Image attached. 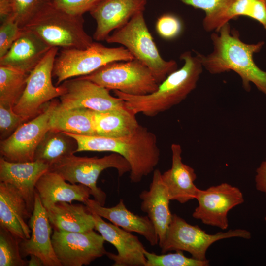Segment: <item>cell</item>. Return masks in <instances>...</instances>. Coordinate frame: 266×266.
Returning <instances> with one entry per match:
<instances>
[{
	"instance_id": "obj_1",
	"label": "cell",
	"mask_w": 266,
	"mask_h": 266,
	"mask_svg": "<svg viewBox=\"0 0 266 266\" xmlns=\"http://www.w3.org/2000/svg\"><path fill=\"white\" fill-rule=\"evenodd\" d=\"M210 38L212 52L207 55L197 53L203 67L212 74L233 71L241 78L246 91L250 90L252 83L266 96V72L260 69L253 60V55L261 50L264 42H243L238 31L232 29L229 23L212 33Z\"/></svg>"
},
{
	"instance_id": "obj_2",
	"label": "cell",
	"mask_w": 266,
	"mask_h": 266,
	"mask_svg": "<svg viewBox=\"0 0 266 266\" xmlns=\"http://www.w3.org/2000/svg\"><path fill=\"white\" fill-rule=\"evenodd\" d=\"M77 143L76 153L108 151L123 156L131 166L130 178L139 183L157 166L160 150L156 135L140 125L131 134L118 137L87 136L66 133Z\"/></svg>"
},
{
	"instance_id": "obj_3",
	"label": "cell",
	"mask_w": 266,
	"mask_h": 266,
	"mask_svg": "<svg viewBox=\"0 0 266 266\" xmlns=\"http://www.w3.org/2000/svg\"><path fill=\"white\" fill-rule=\"evenodd\" d=\"M184 64L159 85L154 92L133 96L114 90L115 96L123 99L128 109L136 115L141 113L154 117L167 111L184 100L196 87L203 66L198 53L193 56L186 51L180 56Z\"/></svg>"
},
{
	"instance_id": "obj_4",
	"label": "cell",
	"mask_w": 266,
	"mask_h": 266,
	"mask_svg": "<svg viewBox=\"0 0 266 266\" xmlns=\"http://www.w3.org/2000/svg\"><path fill=\"white\" fill-rule=\"evenodd\" d=\"M84 23L83 16L66 13L47 0L23 28L33 32L51 47L85 49L94 41L85 32Z\"/></svg>"
},
{
	"instance_id": "obj_5",
	"label": "cell",
	"mask_w": 266,
	"mask_h": 266,
	"mask_svg": "<svg viewBox=\"0 0 266 266\" xmlns=\"http://www.w3.org/2000/svg\"><path fill=\"white\" fill-rule=\"evenodd\" d=\"M105 41L108 43L121 44L126 48L135 59L150 69L159 84L177 69L175 61L165 60L160 55L142 11L134 15L124 26L114 31Z\"/></svg>"
},
{
	"instance_id": "obj_6",
	"label": "cell",
	"mask_w": 266,
	"mask_h": 266,
	"mask_svg": "<svg viewBox=\"0 0 266 266\" xmlns=\"http://www.w3.org/2000/svg\"><path fill=\"white\" fill-rule=\"evenodd\" d=\"M134 59L124 46L108 47L94 42L85 49H62L56 58L53 76L58 85L70 78L89 75L108 63Z\"/></svg>"
},
{
	"instance_id": "obj_7",
	"label": "cell",
	"mask_w": 266,
	"mask_h": 266,
	"mask_svg": "<svg viewBox=\"0 0 266 266\" xmlns=\"http://www.w3.org/2000/svg\"><path fill=\"white\" fill-rule=\"evenodd\" d=\"M114 168L119 177L130 172L128 162L116 153L98 157H79L72 154L49 167V170L60 175L65 180L72 184H82L89 187L94 200L104 206L106 195L97 185V180L104 170Z\"/></svg>"
},
{
	"instance_id": "obj_8",
	"label": "cell",
	"mask_w": 266,
	"mask_h": 266,
	"mask_svg": "<svg viewBox=\"0 0 266 266\" xmlns=\"http://www.w3.org/2000/svg\"><path fill=\"white\" fill-rule=\"evenodd\" d=\"M80 77L109 90L133 96L151 94L159 85L150 69L136 59L111 62Z\"/></svg>"
},
{
	"instance_id": "obj_9",
	"label": "cell",
	"mask_w": 266,
	"mask_h": 266,
	"mask_svg": "<svg viewBox=\"0 0 266 266\" xmlns=\"http://www.w3.org/2000/svg\"><path fill=\"white\" fill-rule=\"evenodd\" d=\"M58 47H52L29 73L25 90L13 106L15 113L25 121L39 114L44 105L65 92L64 86L53 85V70Z\"/></svg>"
},
{
	"instance_id": "obj_10",
	"label": "cell",
	"mask_w": 266,
	"mask_h": 266,
	"mask_svg": "<svg viewBox=\"0 0 266 266\" xmlns=\"http://www.w3.org/2000/svg\"><path fill=\"white\" fill-rule=\"evenodd\" d=\"M232 237L249 239L251 234L249 231L242 229L208 234L198 226L189 224L181 217L173 214L160 248L162 253L170 251H186L195 259L205 260L206 252L212 244Z\"/></svg>"
},
{
	"instance_id": "obj_11",
	"label": "cell",
	"mask_w": 266,
	"mask_h": 266,
	"mask_svg": "<svg viewBox=\"0 0 266 266\" xmlns=\"http://www.w3.org/2000/svg\"><path fill=\"white\" fill-rule=\"evenodd\" d=\"M59 101L53 99L34 118L21 124L8 138L1 140V157L13 162L34 161L36 149L50 130L49 121Z\"/></svg>"
},
{
	"instance_id": "obj_12",
	"label": "cell",
	"mask_w": 266,
	"mask_h": 266,
	"mask_svg": "<svg viewBox=\"0 0 266 266\" xmlns=\"http://www.w3.org/2000/svg\"><path fill=\"white\" fill-rule=\"evenodd\" d=\"M51 239L62 266L88 265L107 252L104 246L105 240L94 230L71 232L54 229Z\"/></svg>"
},
{
	"instance_id": "obj_13",
	"label": "cell",
	"mask_w": 266,
	"mask_h": 266,
	"mask_svg": "<svg viewBox=\"0 0 266 266\" xmlns=\"http://www.w3.org/2000/svg\"><path fill=\"white\" fill-rule=\"evenodd\" d=\"M195 199L198 206L192 213L193 217L205 225L222 230L227 229L229 226V212L244 202L240 190L227 183L205 190L199 189Z\"/></svg>"
},
{
	"instance_id": "obj_14",
	"label": "cell",
	"mask_w": 266,
	"mask_h": 266,
	"mask_svg": "<svg viewBox=\"0 0 266 266\" xmlns=\"http://www.w3.org/2000/svg\"><path fill=\"white\" fill-rule=\"evenodd\" d=\"M59 105L67 109L84 108L97 111L129 110L124 100L111 96L109 90L81 77L66 80Z\"/></svg>"
},
{
	"instance_id": "obj_15",
	"label": "cell",
	"mask_w": 266,
	"mask_h": 266,
	"mask_svg": "<svg viewBox=\"0 0 266 266\" xmlns=\"http://www.w3.org/2000/svg\"><path fill=\"white\" fill-rule=\"evenodd\" d=\"M91 213L95 222L94 230L117 250L116 254L109 252L106 253L114 262L113 266H145L146 249L137 236L113 223L105 222L98 215Z\"/></svg>"
},
{
	"instance_id": "obj_16",
	"label": "cell",
	"mask_w": 266,
	"mask_h": 266,
	"mask_svg": "<svg viewBox=\"0 0 266 266\" xmlns=\"http://www.w3.org/2000/svg\"><path fill=\"white\" fill-rule=\"evenodd\" d=\"M28 224L31 230V235L29 239L23 240L20 243L22 257L33 254L42 260L44 266H62L53 247L51 224L47 210L36 192L34 208Z\"/></svg>"
},
{
	"instance_id": "obj_17",
	"label": "cell",
	"mask_w": 266,
	"mask_h": 266,
	"mask_svg": "<svg viewBox=\"0 0 266 266\" xmlns=\"http://www.w3.org/2000/svg\"><path fill=\"white\" fill-rule=\"evenodd\" d=\"M147 0H103L89 12L95 20L93 38L106 40L110 33L126 24L139 12H143Z\"/></svg>"
},
{
	"instance_id": "obj_18",
	"label": "cell",
	"mask_w": 266,
	"mask_h": 266,
	"mask_svg": "<svg viewBox=\"0 0 266 266\" xmlns=\"http://www.w3.org/2000/svg\"><path fill=\"white\" fill-rule=\"evenodd\" d=\"M141 200L140 209L146 213L153 223L159 238L161 248L166 238L167 230L171 221L172 214L169 208V198L167 188L158 169L153 171L148 190L139 194Z\"/></svg>"
},
{
	"instance_id": "obj_19",
	"label": "cell",
	"mask_w": 266,
	"mask_h": 266,
	"mask_svg": "<svg viewBox=\"0 0 266 266\" xmlns=\"http://www.w3.org/2000/svg\"><path fill=\"white\" fill-rule=\"evenodd\" d=\"M49 166L39 161L13 162L0 158V181L14 186L21 194L32 214L35 186L40 177L49 170Z\"/></svg>"
},
{
	"instance_id": "obj_20",
	"label": "cell",
	"mask_w": 266,
	"mask_h": 266,
	"mask_svg": "<svg viewBox=\"0 0 266 266\" xmlns=\"http://www.w3.org/2000/svg\"><path fill=\"white\" fill-rule=\"evenodd\" d=\"M84 204L91 213L105 218L128 232L137 233L144 237L151 246L159 244L155 227L148 216H140L130 211L122 199L111 207H104L94 199H89Z\"/></svg>"
},
{
	"instance_id": "obj_21",
	"label": "cell",
	"mask_w": 266,
	"mask_h": 266,
	"mask_svg": "<svg viewBox=\"0 0 266 266\" xmlns=\"http://www.w3.org/2000/svg\"><path fill=\"white\" fill-rule=\"evenodd\" d=\"M32 214L25 199L12 185L0 182V227L17 237L29 239L31 230L26 219Z\"/></svg>"
},
{
	"instance_id": "obj_22",
	"label": "cell",
	"mask_w": 266,
	"mask_h": 266,
	"mask_svg": "<svg viewBox=\"0 0 266 266\" xmlns=\"http://www.w3.org/2000/svg\"><path fill=\"white\" fill-rule=\"evenodd\" d=\"M52 47L32 31L23 28L19 37L0 58V66L29 73Z\"/></svg>"
},
{
	"instance_id": "obj_23",
	"label": "cell",
	"mask_w": 266,
	"mask_h": 266,
	"mask_svg": "<svg viewBox=\"0 0 266 266\" xmlns=\"http://www.w3.org/2000/svg\"><path fill=\"white\" fill-rule=\"evenodd\" d=\"M171 167L162 173V179L166 186L171 200L185 203L195 199L199 188L194 184L197 175L194 169L184 164L180 145H171Z\"/></svg>"
},
{
	"instance_id": "obj_24",
	"label": "cell",
	"mask_w": 266,
	"mask_h": 266,
	"mask_svg": "<svg viewBox=\"0 0 266 266\" xmlns=\"http://www.w3.org/2000/svg\"><path fill=\"white\" fill-rule=\"evenodd\" d=\"M35 190L46 209L59 202L71 203L76 200L84 203L92 195L87 186L67 183L60 175L50 170L40 177Z\"/></svg>"
},
{
	"instance_id": "obj_25",
	"label": "cell",
	"mask_w": 266,
	"mask_h": 266,
	"mask_svg": "<svg viewBox=\"0 0 266 266\" xmlns=\"http://www.w3.org/2000/svg\"><path fill=\"white\" fill-rule=\"evenodd\" d=\"M46 210L54 229L71 232L94 230V218L85 205L59 202Z\"/></svg>"
},
{
	"instance_id": "obj_26",
	"label": "cell",
	"mask_w": 266,
	"mask_h": 266,
	"mask_svg": "<svg viewBox=\"0 0 266 266\" xmlns=\"http://www.w3.org/2000/svg\"><path fill=\"white\" fill-rule=\"evenodd\" d=\"M49 126L50 130L81 135L97 136L93 110L87 108L67 109L61 106L59 103L52 113Z\"/></svg>"
},
{
	"instance_id": "obj_27",
	"label": "cell",
	"mask_w": 266,
	"mask_h": 266,
	"mask_svg": "<svg viewBox=\"0 0 266 266\" xmlns=\"http://www.w3.org/2000/svg\"><path fill=\"white\" fill-rule=\"evenodd\" d=\"M76 140L65 132L48 130L38 145L34 161H39L50 166L76 153Z\"/></svg>"
},
{
	"instance_id": "obj_28",
	"label": "cell",
	"mask_w": 266,
	"mask_h": 266,
	"mask_svg": "<svg viewBox=\"0 0 266 266\" xmlns=\"http://www.w3.org/2000/svg\"><path fill=\"white\" fill-rule=\"evenodd\" d=\"M97 136L118 137L133 133L139 126L135 115L130 110H93Z\"/></svg>"
},
{
	"instance_id": "obj_29",
	"label": "cell",
	"mask_w": 266,
	"mask_h": 266,
	"mask_svg": "<svg viewBox=\"0 0 266 266\" xmlns=\"http://www.w3.org/2000/svg\"><path fill=\"white\" fill-rule=\"evenodd\" d=\"M184 4L205 12L202 21L207 32H218L225 24L226 14L234 0H179Z\"/></svg>"
},
{
	"instance_id": "obj_30",
	"label": "cell",
	"mask_w": 266,
	"mask_h": 266,
	"mask_svg": "<svg viewBox=\"0 0 266 266\" xmlns=\"http://www.w3.org/2000/svg\"><path fill=\"white\" fill-rule=\"evenodd\" d=\"M29 73L0 66V102L13 106L23 94Z\"/></svg>"
},
{
	"instance_id": "obj_31",
	"label": "cell",
	"mask_w": 266,
	"mask_h": 266,
	"mask_svg": "<svg viewBox=\"0 0 266 266\" xmlns=\"http://www.w3.org/2000/svg\"><path fill=\"white\" fill-rule=\"evenodd\" d=\"M22 240L0 227V266H28V261L22 259L21 253Z\"/></svg>"
},
{
	"instance_id": "obj_32",
	"label": "cell",
	"mask_w": 266,
	"mask_h": 266,
	"mask_svg": "<svg viewBox=\"0 0 266 266\" xmlns=\"http://www.w3.org/2000/svg\"><path fill=\"white\" fill-rule=\"evenodd\" d=\"M146 259L145 266H208L209 261L207 259L200 260L192 257H187L182 251H176L175 253H169L158 255L149 252L146 250L145 252Z\"/></svg>"
},
{
	"instance_id": "obj_33",
	"label": "cell",
	"mask_w": 266,
	"mask_h": 266,
	"mask_svg": "<svg viewBox=\"0 0 266 266\" xmlns=\"http://www.w3.org/2000/svg\"><path fill=\"white\" fill-rule=\"evenodd\" d=\"M47 0H13L10 13L21 28H24L36 15Z\"/></svg>"
},
{
	"instance_id": "obj_34",
	"label": "cell",
	"mask_w": 266,
	"mask_h": 266,
	"mask_svg": "<svg viewBox=\"0 0 266 266\" xmlns=\"http://www.w3.org/2000/svg\"><path fill=\"white\" fill-rule=\"evenodd\" d=\"M24 122V119L14 112L13 105L0 102L1 140L8 138Z\"/></svg>"
},
{
	"instance_id": "obj_35",
	"label": "cell",
	"mask_w": 266,
	"mask_h": 266,
	"mask_svg": "<svg viewBox=\"0 0 266 266\" xmlns=\"http://www.w3.org/2000/svg\"><path fill=\"white\" fill-rule=\"evenodd\" d=\"M2 21L0 27V58L7 52L23 30L10 15Z\"/></svg>"
},
{
	"instance_id": "obj_36",
	"label": "cell",
	"mask_w": 266,
	"mask_h": 266,
	"mask_svg": "<svg viewBox=\"0 0 266 266\" xmlns=\"http://www.w3.org/2000/svg\"><path fill=\"white\" fill-rule=\"evenodd\" d=\"M56 8L73 15L83 16L103 0H47Z\"/></svg>"
},
{
	"instance_id": "obj_37",
	"label": "cell",
	"mask_w": 266,
	"mask_h": 266,
	"mask_svg": "<svg viewBox=\"0 0 266 266\" xmlns=\"http://www.w3.org/2000/svg\"><path fill=\"white\" fill-rule=\"evenodd\" d=\"M182 25L180 19L171 14H166L160 16L156 24L157 32L166 39H172L181 33Z\"/></svg>"
},
{
	"instance_id": "obj_38",
	"label": "cell",
	"mask_w": 266,
	"mask_h": 266,
	"mask_svg": "<svg viewBox=\"0 0 266 266\" xmlns=\"http://www.w3.org/2000/svg\"><path fill=\"white\" fill-rule=\"evenodd\" d=\"M255 1V0H234L226 14L225 23L240 16L251 18Z\"/></svg>"
},
{
	"instance_id": "obj_39",
	"label": "cell",
	"mask_w": 266,
	"mask_h": 266,
	"mask_svg": "<svg viewBox=\"0 0 266 266\" xmlns=\"http://www.w3.org/2000/svg\"><path fill=\"white\" fill-rule=\"evenodd\" d=\"M255 183L256 190L264 193L266 199V158L256 169ZM264 220L266 223V212Z\"/></svg>"
},
{
	"instance_id": "obj_40",
	"label": "cell",
	"mask_w": 266,
	"mask_h": 266,
	"mask_svg": "<svg viewBox=\"0 0 266 266\" xmlns=\"http://www.w3.org/2000/svg\"><path fill=\"white\" fill-rule=\"evenodd\" d=\"M12 1L13 0H0V17L2 20L10 14Z\"/></svg>"
},
{
	"instance_id": "obj_41",
	"label": "cell",
	"mask_w": 266,
	"mask_h": 266,
	"mask_svg": "<svg viewBox=\"0 0 266 266\" xmlns=\"http://www.w3.org/2000/svg\"><path fill=\"white\" fill-rule=\"evenodd\" d=\"M30 258L28 261L29 266H44L42 260L38 256L33 255H30Z\"/></svg>"
}]
</instances>
